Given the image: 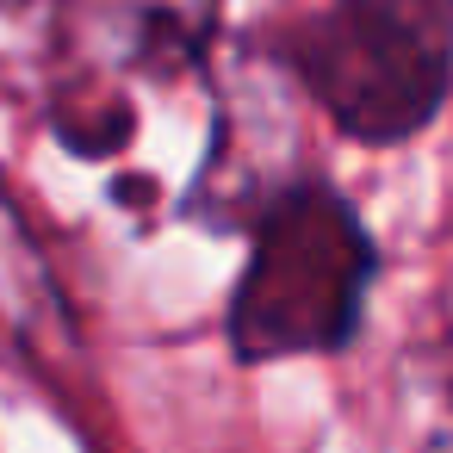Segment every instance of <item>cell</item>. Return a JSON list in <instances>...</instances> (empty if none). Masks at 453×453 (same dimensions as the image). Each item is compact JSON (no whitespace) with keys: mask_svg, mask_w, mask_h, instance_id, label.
<instances>
[{"mask_svg":"<svg viewBox=\"0 0 453 453\" xmlns=\"http://www.w3.org/2000/svg\"><path fill=\"white\" fill-rule=\"evenodd\" d=\"M372 242L329 187H280L261 211L249 273L230 304V342L249 360L335 348L366 298Z\"/></svg>","mask_w":453,"mask_h":453,"instance_id":"3957f363","label":"cell"},{"mask_svg":"<svg viewBox=\"0 0 453 453\" xmlns=\"http://www.w3.org/2000/svg\"><path fill=\"white\" fill-rule=\"evenodd\" d=\"M292 75L354 143L416 137L453 81V0H329L286 38Z\"/></svg>","mask_w":453,"mask_h":453,"instance_id":"6da1fadb","label":"cell"},{"mask_svg":"<svg viewBox=\"0 0 453 453\" xmlns=\"http://www.w3.org/2000/svg\"><path fill=\"white\" fill-rule=\"evenodd\" d=\"M224 0H57L50 119L69 150L112 156L137 125L143 88L199 75Z\"/></svg>","mask_w":453,"mask_h":453,"instance_id":"7a4b0ae2","label":"cell"}]
</instances>
